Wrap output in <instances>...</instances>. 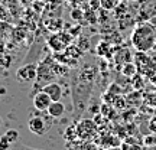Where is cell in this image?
Returning <instances> with one entry per match:
<instances>
[{
	"label": "cell",
	"instance_id": "cell-1",
	"mask_svg": "<svg viewBox=\"0 0 156 150\" xmlns=\"http://www.w3.org/2000/svg\"><path fill=\"white\" fill-rule=\"evenodd\" d=\"M132 45L136 51L140 52H149L153 49L156 42V28L152 23H140L132 32L130 36Z\"/></svg>",
	"mask_w": 156,
	"mask_h": 150
},
{
	"label": "cell",
	"instance_id": "cell-2",
	"mask_svg": "<svg viewBox=\"0 0 156 150\" xmlns=\"http://www.w3.org/2000/svg\"><path fill=\"white\" fill-rule=\"evenodd\" d=\"M133 59H134V65L137 68V72L142 74L146 79H149L156 72V62L151 58L149 52L136 51Z\"/></svg>",
	"mask_w": 156,
	"mask_h": 150
},
{
	"label": "cell",
	"instance_id": "cell-3",
	"mask_svg": "<svg viewBox=\"0 0 156 150\" xmlns=\"http://www.w3.org/2000/svg\"><path fill=\"white\" fill-rule=\"evenodd\" d=\"M75 128H77L78 139L81 140H93L98 136V126H97V123L94 120H90V118H83L75 126Z\"/></svg>",
	"mask_w": 156,
	"mask_h": 150
},
{
	"label": "cell",
	"instance_id": "cell-4",
	"mask_svg": "<svg viewBox=\"0 0 156 150\" xmlns=\"http://www.w3.org/2000/svg\"><path fill=\"white\" fill-rule=\"evenodd\" d=\"M55 71H54V64L51 59L41 62L38 65V75H36V84H49L54 81Z\"/></svg>",
	"mask_w": 156,
	"mask_h": 150
},
{
	"label": "cell",
	"instance_id": "cell-5",
	"mask_svg": "<svg viewBox=\"0 0 156 150\" xmlns=\"http://www.w3.org/2000/svg\"><path fill=\"white\" fill-rule=\"evenodd\" d=\"M36 75H38V65L35 64L23 65L16 71V79L19 82H32L36 79Z\"/></svg>",
	"mask_w": 156,
	"mask_h": 150
},
{
	"label": "cell",
	"instance_id": "cell-6",
	"mask_svg": "<svg viewBox=\"0 0 156 150\" xmlns=\"http://www.w3.org/2000/svg\"><path fill=\"white\" fill-rule=\"evenodd\" d=\"M28 128L34 134H36V136H42V134H45L48 130H49V124L45 121L44 117L34 116V117H30V118H29Z\"/></svg>",
	"mask_w": 156,
	"mask_h": 150
},
{
	"label": "cell",
	"instance_id": "cell-7",
	"mask_svg": "<svg viewBox=\"0 0 156 150\" xmlns=\"http://www.w3.org/2000/svg\"><path fill=\"white\" fill-rule=\"evenodd\" d=\"M69 42H71V36L68 33H55L52 35V38L49 39L48 44L55 52H61L69 46Z\"/></svg>",
	"mask_w": 156,
	"mask_h": 150
},
{
	"label": "cell",
	"instance_id": "cell-8",
	"mask_svg": "<svg viewBox=\"0 0 156 150\" xmlns=\"http://www.w3.org/2000/svg\"><path fill=\"white\" fill-rule=\"evenodd\" d=\"M32 101H34V106L36 110H39V111H46L48 107L51 106V103H52V98L45 92L44 89H39L38 92L34 95V100Z\"/></svg>",
	"mask_w": 156,
	"mask_h": 150
},
{
	"label": "cell",
	"instance_id": "cell-9",
	"mask_svg": "<svg viewBox=\"0 0 156 150\" xmlns=\"http://www.w3.org/2000/svg\"><path fill=\"white\" fill-rule=\"evenodd\" d=\"M113 58H114V62H116L117 65H124V64H127V62H132L133 59V55H132V51L129 49V48H116L114 49V54H113Z\"/></svg>",
	"mask_w": 156,
	"mask_h": 150
},
{
	"label": "cell",
	"instance_id": "cell-10",
	"mask_svg": "<svg viewBox=\"0 0 156 150\" xmlns=\"http://www.w3.org/2000/svg\"><path fill=\"white\" fill-rule=\"evenodd\" d=\"M42 89L52 98V101H59L62 98V88L59 84L49 82V84H46V85H44Z\"/></svg>",
	"mask_w": 156,
	"mask_h": 150
},
{
	"label": "cell",
	"instance_id": "cell-11",
	"mask_svg": "<svg viewBox=\"0 0 156 150\" xmlns=\"http://www.w3.org/2000/svg\"><path fill=\"white\" fill-rule=\"evenodd\" d=\"M120 147L122 150H143V141L137 140L133 136H127L126 139L122 140Z\"/></svg>",
	"mask_w": 156,
	"mask_h": 150
},
{
	"label": "cell",
	"instance_id": "cell-12",
	"mask_svg": "<svg viewBox=\"0 0 156 150\" xmlns=\"http://www.w3.org/2000/svg\"><path fill=\"white\" fill-rule=\"evenodd\" d=\"M46 111H48V116H49L51 118H61V117L64 116V113H65V106L61 103V100L52 101Z\"/></svg>",
	"mask_w": 156,
	"mask_h": 150
},
{
	"label": "cell",
	"instance_id": "cell-13",
	"mask_svg": "<svg viewBox=\"0 0 156 150\" xmlns=\"http://www.w3.org/2000/svg\"><path fill=\"white\" fill-rule=\"evenodd\" d=\"M122 74L124 75V77L127 78H133L136 74H137V68H136V65H134V62H127V64H124V65H122Z\"/></svg>",
	"mask_w": 156,
	"mask_h": 150
},
{
	"label": "cell",
	"instance_id": "cell-14",
	"mask_svg": "<svg viewBox=\"0 0 156 150\" xmlns=\"http://www.w3.org/2000/svg\"><path fill=\"white\" fill-rule=\"evenodd\" d=\"M97 54L100 56H107V58H110V56H113L114 51H112L110 44H107V42H100L98 46H97Z\"/></svg>",
	"mask_w": 156,
	"mask_h": 150
},
{
	"label": "cell",
	"instance_id": "cell-15",
	"mask_svg": "<svg viewBox=\"0 0 156 150\" xmlns=\"http://www.w3.org/2000/svg\"><path fill=\"white\" fill-rule=\"evenodd\" d=\"M130 79H132L130 82H132V85H133L134 89H140V91H142V89L145 88V84L146 82H145V77H143L142 74L137 72L133 78H130Z\"/></svg>",
	"mask_w": 156,
	"mask_h": 150
},
{
	"label": "cell",
	"instance_id": "cell-16",
	"mask_svg": "<svg viewBox=\"0 0 156 150\" xmlns=\"http://www.w3.org/2000/svg\"><path fill=\"white\" fill-rule=\"evenodd\" d=\"M142 141H143V146L146 149H153L156 147V134L155 133H149L142 137Z\"/></svg>",
	"mask_w": 156,
	"mask_h": 150
},
{
	"label": "cell",
	"instance_id": "cell-17",
	"mask_svg": "<svg viewBox=\"0 0 156 150\" xmlns=\"http://www.w3.org/2000/svg\"><path fill=\"white\" fill-rule=\"evenodd\" d=\"M143 103L147 104V106L156 108V89L152 91V92H145L143 94Z\"/></svg>",
	"mask_w": 156,
	"mask_h": 150
},
{
	"label": "cell",
	"instance_id": "cell-18",
	"mask_svg": "<svg viewBox=\"0 0 156 150\" xmlns=\"http://www.w3.org/2000/svg\"><path fill=\"white\" fill-rule=\"evenodd\" d=\"M64 139L67 140V141H74V140L78 139L77 128H75V126H69V127L65 130V133H64Z\"/></svg>",
	"mask_w": 156,
	"mask_h": 150
},
{
	"label": "cell",
	"instance_id": "cell-19",
	"mask_svg": "<svg viewBox=\"0 0 156 150\" xmlns=\"http://www.w3.org/2000/svg\"><path fill=\"white\" fill-rule=\"evenodd\" d=\"M5 136L7 137V140L10 141L12 145H13V143H16L17 140H19V131H17V130H15V128L7 130V131L5 133Z\"/></svg>",
	"mask_w": 156,
	"mask_h": 150
},
{
	"label": "cell",
	"instance_id": "cell-20",
	"mask_svg": "<svg viewBox=\"0 0 156 150\" xmlns=\"http://www.w3.org/2000/svg\"><path fill=\"white\" fill-rule=\"evenodd\" d=\"M101 7H104L106 10H113L116 9V6L120 3V0H100Z\"/></svg>",
	"mask_w": 156,
	"mask_h": 150
},
{
	"label": "cell",
	"instance_id": "cell-21",
	"mask_svg": "<svg viewBox=\"0 0 156 150\" xmlns=\"http://www.w3.org/2000/svg\"><path fill=\"white\" fill-rule=\"evenodd\" d=\"M10 141L7 140V137H6L5 134L3 136H0V150H9L10 149Z\"/></svg>",
	"mask_w": 156,
	"mask_h": 150
},
{
	"label": "cell",
	"instance_id": "cell-22",
	"mask_svg": "<svg viewBox=\"0 0 156 150\" xmlns=\"http://www.w3.org/2000/svg\"><path fill=\"white\" fill-rule=\"evenodd\" d=\"M147 128H149L151 133L156 134V113L149 118V121H147Z\"/></svg>",
	"mask_w": 156,
	"mask_h": 150
},
{
	"label": "cell",
	"instance_id": "cell-23",
	"mask_svg": "<svg viewBox=\"0 0 156 150\" xmlns=\"http://www.w3.org/2000/svg\"><path fill=\"white\" fill-rule=\"evenodd\" d=\"M71 16H73V19H77V20H80V22H83L84 13L80 10V9H74V10L71 12Z\"/></svg>",
	"mask_w": 156,
	"mask_h": 150
},
{
	"label": "cell",
	"instance_id": "cell-24",
	"mask_svg": "<svg viewBox=\"0 0 156 150\" xmlns=\"http://www.w3.org/2000/svg\"><path fill=\"white\" fill-rule=\"evenodd\" d=\"M0 20H2V22H7V20H10L9 13H6V9L2 5H0Z\"/></svg>",
	"mask_w": 156,
	"mask_h": 150
},
{
	"label": "cell",
	"instance_id": "cell-25",
	"mask_svg": "<svg viewBox=\"0 0 156 150\" xmlns=\"http://www.w3.org/2000/svg\"><path fill=\"white\" fill-rule=\"evenodd\" d=\"M80 40H81V46H78V48H80L81 51H85L87 48H88V42H87V39L84 38V36H81Z\"/></svg>",
	"mask_w": 156,
	"mask_h": 150
},
{
	"label": "cell",
	"instance_id": "cell-26",
	"mask_svg": "<svg viewBox=\"0 0 156 150\" xmlns=\"http://www.w3.org/2000/svg\"><path fill=\"white\" fill-rule=\"evenodd\" d=\"M149 81H151V84H152V85H153V87L156 88V72L153 74V75H152L151 78H149Z\"/></svg>",
	"mask_w": 156,
	"mask_h": 150
},
{
	"label": "cell",
	"instance_id": "cell-27",
	"mask_svg": "<svg viewBox=\"0 0 156 150\" xmlns=\"http://www.w3.org/2000/svg\"><path fill=\"white\" fill-rule=\"evenodd\" d=\"M101 150H122L120 146H116V147H108V149H101Z\"/></svg>",
	"mask_w": 156,
	"mask_h": 150
},
{
	"label": "cell",
	"instance_id": "cell-28",
	"mask_svg": "<svg viewBox=\"0 0 156 150\" xmlns=\"http://www.w3.org/2000/svg\"><path fill=\"white\" fill-rule=\"evenodd\" d=\"M2 123H3V121H2V117H0V127H2Z\"/></svg>",
	"mask_w": 156,
	"mask_h": 150
}]
</instances>
